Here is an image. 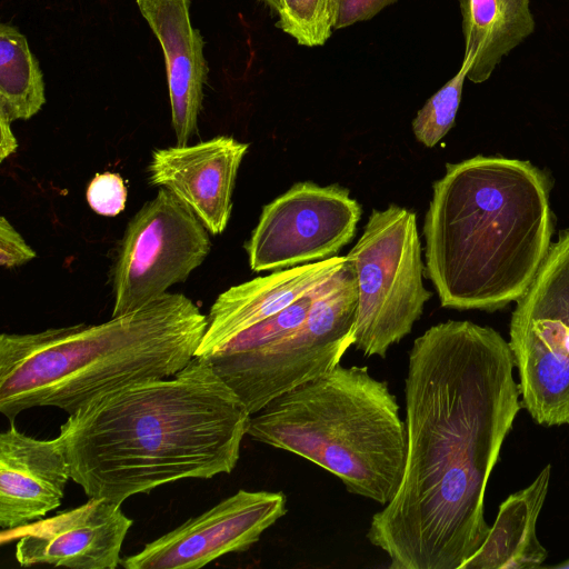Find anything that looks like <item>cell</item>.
Returning <instances> with one entry per match:
<instances>
[{"label":"cell","mask_w":569,"mask_h":569,"mask_svg":"<svg viewBox=\"0 0 569 569\" xmlns=\"http://www.w3.org/2000/svg\"><path fill=\"white\" fill-rule=\"evenodd\" d=\"M333 29H341L359 21L370 20L397 0H333Z\"/></svg>","instance_id":"24"},{"label":"cell","mask_w":569,"mask_h":569,"mask_svg":"<svg viewBox=\"0 0 569 569\" xmlns=\"http://www.w3.org/2000/svg\"><path fill=\"white\" fill-rule=\"evenodd\" d=\"M86 197L94 212L114 217L126 207L127 188L118 173L102 172L96 174L89 182Z\"/></svg>","instance_id":"22"},{"label":"cell","mask_w":569,"mask_h":569,"mask_svg":"<svg viewBox=\"0 0 569 569\" xmlns=\"http://www.w3.org/2000/svg\"><path fill=\"white\" fill-rule=\"evenodd\" d=\"M551 476L547 465L526 488L510 495L499 507L495 523L481 547L461 569L541 568L548 551L539 542L537 520Z\"/></svg>","instance_id":"17"},{"label":"cell","mask_w":569,"mask_h":569,"mask_svg":"<svg viewBox=\"0 0 569 569\" xmlns=\"http://www.w3.org/2000/svg\"><path fill=\"white\" fill-rule=\"evenodd\" d=\"M133 521L121 505L89 498L79 507L24 527L2 530L1 545L17 539L14 557L22 567L51 565L71 569H116Z\"/></svg>","instance_id":"12"},{"label":"cell","mask_w":569,"mask_h":569,"mask_svg":"<svg viewBox=\"0 0 569 569\" xmlns=\"http://www.w3.org/2000/svg\"><path fill=\"white\" fill-rule=\"evenodd\" d=\"M250 417L211 365L194 357L172 377L96 397L69 415L58 437L87 497L122 505L166 483L231 473Z\"/></svg>","instance_id":"2"},{"label":"cell","mask_w":569,"mask_h":569,"mask_svg":"<svg viewBox=\"0 0 569 569\" xmlns=\"http://www.w3.org/2000/svg\"><path fill=\"white\" fill-rule=\"evenodd\" d=\"M346 256H335L230 287L218 296L196 357L206 358L247 328L282 311L312 292L339 269Z\"/></svg>","instance_id":"15"},{"label":"cell","mask_w":569,"mask_h":569,"mask_svg":"<svg viewBox=\"0 0 569 569\" xmlns=\"http://www.w3.org/2000/svg\"><path fill=\"white\" fill-rule=\"evenodd\" d=\"M262 2H264L267 4L268 0H261Z\"/></svg>","instance_id":"27"},{"label":"cell","mask_w":569,"mask_h":569,"mask_svg":"<svg viewBox=\"0 0 569 569\" xmlns=\"http://www.w3.org/2000/svg\"><path fill=\"white\" fill-rule=\"evenodd\" d=\"M209 233L183 202L160 188L131 218L119 243L111 316L139 309L184 282L208 257Z\"/></svg>","instance_id":"8"},{"label":"cell","mask_w":569,"mask_h":569,"mask_svg":"<svg viewBox=\"0 0 569 569\" xmlns=\"http://www.w3.org/2000/svg\"><path fill=\"white\" fill-rule=\"evenodd\" d=\"M509 342L449 320L412 343L405 379L407 459L367 537L392 569H461L485 542V492L521 408Z\"/></svg>","instance_id":"1"},{"label":"cell","mask_w":569,"mask_h":569,"mask_svg":"<svg viewBox=\"0 0 569 569\" xmlns=\"http://www.w3.org/2000/svg\"><path fill=\"white\" fill-rule=\"evenodd\" d=\"M346 259L358 289L355 346L366 357L385 358L411 332L432 297L423 284L416 212L395 203L373 209Z\"/></svg>","instance_id":"7"},{"label":"cell","mask_w":569,"mask_h":569,"mask_svg":"<svg viewBox=\"0 0 569 569\" xmlns=\"http://www.w3.org/2000/svg\"><path fill=\"white\" fill-rule=\"evenodd\" d=\"M281 491L238 490L147 543L138 553L121 558L126 569H199L232 552H242L287 513Z\"/></svg>","instance_id":"10"},{"label":"cell","mask_w":569,"mask_h":569,"mask_svg":"<svg viewBox=\"0 0 569 569\" xmlns=\"http://www.w3.org/2000/svg\"><path fill=\"white\" fill-rule=\"evenodd\" d=\"M550 182L529 161L447 163L425 216V274L443 308L500 309L529 288L549 249Z\"/></svg>","instance_id":"3"},{"label":"cell","mask_w":569,"mask_h":569,"mask_svg":"<svg viewBox=\"0 0 569 569\" xmlns=\"http://www.w3.org/2000/svg\"><path fill=\"white\" fill-rule=\"evenodd\" d=\"M249 144L218 136L192 146L153 150L149 182L169 190L183 202L211 234L227 228L239 167Z\"/></svg>","instance_id":"13"},{"label":"cell","mask_w":569,"mask_h":569,"mask_svg":"<svg viewBox=\"0 0 569 569\" xmlns=\"http://www.w3.org/2000/svg\"><path fill=\"white\" fill-rule=\"evenodd\" d=\"M357 303V279L346 261L315 290L305 321L292 332L257 351H217L202 359L254 415L273 399L340 365L355 345Z\"/></svg>","instance_id":"6"},{"label":"cell","mask_w":569,"mask_h":569,"mask_svg":"<svg viewBox=\"0 0 569 569\" xmlns=\"http://www.w3.org/2000/svg\"><path fill=\"white\" fill-rule=\"evenodd\" d=\"M71 479L59 437L41 440L13 425L0 435V527H24L58 508Z\"/></svg>","instance_id":"14"},{"label":"cell","mask_w":569,"mask_h":569,"mask_svg":"<svg viewBox=\"0 0 569 569\" xmlns=\"http://www.w3.org/2000/svg\"><path fill=\"white\" fill-rule=\"evenodd\" d=\"M36 257V251L24 241L9 220L1 217L0 264L3 268L12 269L29 262Z\"/></svg>","instance_id":"23"},{"label":"cell","mask_w":569,"mask_h":569,"mask_svg":"<svg viewBox=\"0 0 569 569\" xmlns=\"http://www.w3.org/2000/svg\"><path fill=\"white\" fill-rule=\"evenodd\" d=\"M278 14L276 26L299 44L323 46L335 24L333 0H268Z\"/></svg>","instance_id":"20"},{"label":"cell","mask_w":569,"mask_h":569,"mask_svg":"<svg viewBox=\"0 0 569 569\" xmlns=\"http://www.w3.org/2000/svg\"><path fill=\"white\" fill-rule=\"evenodd\" d=\"M530 0H459L467 78L488 80L505 56L536 28Z\"/></svg>","instance_id":"18"},{"label":"cell","mask_w":569,"mask_h":569,"mask_svg":"<svg viewBox=\"0 0 569 569\" xmlns=\"http://www.w3.org/2000/svg\"><path fill=\"white\" fill-rule=\"evenodd\" d=\"M509 345L519 373L521 406L538 425H568L569 298L519 299Z\"/></svg>","instance_id":"11"},{"label":"cell","mask_w":569,"mask_h":569,"mask_svg":"<svg viewBox=\"0 0 569 569\" xmlns=\"http://www.w3.org/2000/svg\"><path fill=\"white\" fill-rule=\"evenodd\" d=\"M549 568H557V569H569V559L565 560L563 562H560L555 566H549Z\"/></svg>","instance_id":"26"},{"label":"cell","mask_w":569,"mask_h":569,"mask_svg":"<svg viewBox=\"0 0 569 569\" xmlns=\"http://www.w3.org/2000/svg\"><path fill=\"white\" fill-rule=\"evenodd\" d=\"M387 382L367 367L338 365L251 415L252 440L300 456L353 495L382 506L396 495L407 459V427Z\"/></svg>","instance_id":"5"},{"label":"cell","mask_w":569,"mask_h":569,"mask_svg":"<svg viewBox=\"0 0 569 569\" xmlns=\"http://www.w3.org/2000/svg\"><path fill=\"white\" fill-rule=\"evenodd\" d=\"M46 103L39 62L27 38L9 23L0 24V114L11 122L29 120Z\"/></svg>","instance_id":"19"},{"label":"cell","mask_w":569,"mask_h":569,"mask_svg":"<svg viewBox=\"0 0 569 569\" xmlns=\"http://www.w3.org/2000/svg\"><path fill=\"white\" fill-rule=\"evenodd\" d=\"M207 326L190 298L167 292L99 325L2 333L0 411L11 422L34 407L72 415L103 393L172 377L196 357Z\"/></svg>","instance_id":"4"},{"label":"cell","mask_w":569,"mask_h":569,"mask_svg":"<svg viewBox=\"0 0 569 569\" xmlns=\"http://www.w3.org/2000/svg\"><path fill=\"white\" fill-rule=\"evenodd\" d=\"M361 212L347 188L297 182L262 208L244 244L249 266L260 272L338 256L355 237Z\"/></svg>","instance_id":"9"},{"label":"cell","mask_w":569,"mask_h":569,"mask_svg":"<svg viewBox=\"0 0 569 569\" xmlns=\"http://www.w3.org/2000/svg\"><path fill=\"white\" fill-rule=\"evenodd\" d=\"M467 72L468 64L462 61L459 71L427 100L412 120L413 134L425 147H435L455 124Z\"/></svg>","instance_id":"21"},{"label":"cell","mask_w":569,"mask_h":569,"mask_svg":"<svg viewBox=\"0 0 569 569\" xmlns=\"http://www.w3.org/2000/svg\"><path fill=\"white\" fill-rule=\"evenodd\" d=\"M164 57L171 123L177 144H188L197 131L208 63L204 40L191 24V0H136Z\"/></svg>","instance_id":"16"},{"label":"cell","mask_w":569,"mask_h":569,"mask_svg":"<svg viewBox=\"0 0 569 569\" xmlns=\"http://www.w3.org/2000/svg\"><path fill=\"white\" fill-rule=\"evenodd\" d=\"M18 149V141L11 130V121L0 114V161L9 158Z\"/></svg>","instance_id":"25"}]
</instances>
